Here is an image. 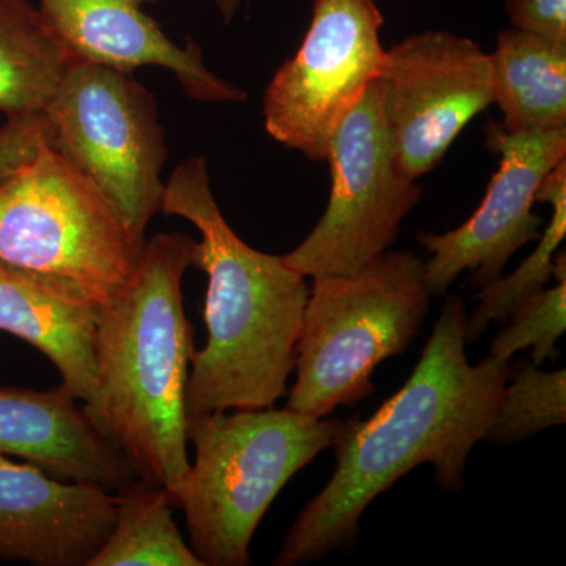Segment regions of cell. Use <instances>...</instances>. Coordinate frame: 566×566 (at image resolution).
Masks as SVG:
<instances>
[{
    "label": "cell",
    "instance_id": "cell-1",
    "mask_svg": "<svg viewBox=\"0 0 566 566\" xmlns=\"http://www.w3.org/2000/svg\"><path fill=\"white\" fill-rule=\"evenodd\" d=\"M464 301L447 294L419 364L370 419L344 420L333 449L337 468L283 538L274 566L322 560L352 549L367 506L420 464L446 493H460L472 449L485 441L512 360L465 356Z\"/></svg>",
    "mask_w": 566,
    "mask_h": 566
},
{
    "label": "cell",
    "instance_id": "cell-2",
    "mask_svg": "<svg viewBox=\"0 0 566 566\" xmlns=\"http://www.w3.org/2000/svg\"><path fill=\"white\" fill-rule=\"evenodd\" d=\"M163 212L196 226L197 264L208 277L207 344L193 352L186 387L188 417L273 408L286 395L311 286L282 256L245 244L211 191L203 156L178 166Z\"/></svg>",
    "mask_w": 566,
    "mask_h": 566
},
{
    "label": "cell",
    "instance_id": "cell-3",
    "mask_svg": "<svg viewBox=\"0 0 566 566\" xmlns=\"http://www.w3.org/2000/svg\"><path fill=\"white\" fill-rule=\"evenodd\" d=\"M197 244L181 233L144 244L132 277L99 311L98 382L84 406L140 479L166 488L177 509L191 465L186 387L196 352L181 285L196 268Z\"/></svg>",
    "mask_w": 566,
    "mask_h": 566
},
{
    "label": "cell",
    "instance_id": "cell-4",
    "mask_svg": "<svg viewBox=\"0 0 566 566\" xmlns=\"http://www.w3.org/2000/svg\"><path fill=\"white\" fill-rule=\"evenodd\" d=\"M344 420L294 409H232L188 417L189 465L178 509L203 566H248L264 513L286 483L331 449Z\"/></svg>",
    "mask_w": 566,
    "mask_h": 566
},
{
    "label": "cell",
    "instance_id": "cell-5",
    "mask_svg": "<svg viewBox=\"0 0 566 566\" xmlns=\"http://www.w3.org/2000/svg\"><path fill=\"white\" fill-rule=\"evenodd\" d=\"M312 282L286 408L322 419L375 392L376 367L415 342L431 296L424 262L411 251H387L359 273Z\"/></svg>",
    "mask_w": 566,
    "mask_h": 566
},
{
    "label": "cell",
    "instance_id": "cell-6",
    "mask_svg": "<svg viewBox=\"0 0 566 566\" xmlns=\"http://www.w3.org/2000/svg\"><path fill=\"white\" fill-rule=\"evenodd\" d=\"M140 252L111 200L50 142L0 181V262L103 305L129 281Z\"/></svg>",
    "mask_w": 566,
    "mask_h": 566
},
{
    "label": "cell",
    "instance_id": "cell-7",
    "mask_svg": "<svg viewBox=\"0 0 566 566\" xmlns=\"http://www.w3.org/2000/svg\"><path fill=\"white\" fill-rule=\"evenodd\" d=\"M44 115L52 147L95 182L144 249L166 191V137L155 96L133 73L73 62Z\"/></svg>",
    "mask_w": 566,
    "mask_h": 566
},
{
    "label": "cell",
    "instance_id": "cell-8",
    "mask_svg": "<svg viewBox=\"0 0 566 566\" xmlns=\"http://www.w3.org/2000/svg\"><path fill=\"white\" fill-rule=\"evenodd\" d=\"M326 161L329 202L307 238L282 255L294 271L312 279L344 277L365 270L390 251L401 223L422 188L395 163L392 140L376 84L338 126Z\"/></svg>",
    "mask_w": 566,
    "mask_h": 566
},
{
    "label": "cell",
    "instance_id": "cell-9",
    "mask_svg": "<svg viewBox=\"0 0 566 566\" xmlns=\"http://www.w3.org/2000/svg\"><path fill=\"white\" fill-rule=\"evenodd\" d=\"M385 17L375 0H314L300 50L275 71L264 92L266 133L314 161L359 104L385 61Z\"/></svg>",
    "mask_w": 566,
    "mask_h": 566
},
{
    "label": "cell",
    "instance_id": "cell-10",
    "mask_svg": "<svg viewBox=\"0 0 566 566\" xmlns=\"http://www.w3.org/2000/svg\"><path fill=\"white\" fill-rule=\"evenodd\" d=\"M375 84L395 163L415 181L434 170L465 126L494 104L490 54L444 31L416 33L386 50Z\"/></svg>",
    "mask_w": 566,
    "mask_h": 566
},
{
    "label": "cell",
    "instance_id": "cell-11",
    "mask_svg": "<svg viewBox=\"0 0 566 566\" xmlns=\"http://www.w3.org/2000/svg\"><path fill=\"white\" fill-rule=\"evenodd\" d=\"M486 144L499 156V167L474 214L449 232L417 234L430 253L424 283L431 297L446 296L464 271L471 273L472 286L483 289L501 277L523 245L542 234L543 219L534 211L536 193L566 159V128L510 133L501 123H490Z\"/></svg>",
    "mask_w": 566,
    "mask_h": 566
},
{
    "label": "cell",
    "instance_id": "cell-12",
    "mask_svg": "<svg viewBox=\"0 0 566 566\" xmlns=\"http://www.w3.org/2000/svg\"><path fill=\"white\" fill-rule=\"evenodd\" d=\"M114 521L111 491L0 457V562L88 566Z\"/></svg>",
    "mask_w": 566,
    "mask_h": 566
},
{
    "label": "cell",
    "instance_id": "cell-13",
    "mask_svg": "<svg viewBox=\"0 0 566 566\" xmlns=\"http://www.w3.org/2000/svg\"><path fill=\"white\" fill-rule=\"evenodd\" d=\"M44 20L74 62L95 63L133 73L140 66L172 71L189 98L202 103H240L248 93L205 65L199 44L170 40L144 11L161 0H40Z\"/></svg>",
    "mask_w": 566,
    "mask_h": 566
},
{
    "label": "cell",
    "instance_id": "cell-14",
    "mask_svg": "<svg viewBox=\"0 0 566 566\" xmlns=\"http://www.w3.org/2000/svg\"><path fill=\"white\" fill-rule=\"evenodd\" d=\"M62 387H0V457H13L66 482L115 491L139 479L128 457Z\"/></svg>",
    "mask_w": 566,
    "mask_h": 566
},
{
    "label": "cell",
    "instance_id": "cell-15",
    "mask_svg": "<svg viewBox=\"0 0 566 566\" xmlns=\"http://www.w3.org/2000/svg\"><path fill=\"white\" fill-rule=\"evenodd\" d=\"M102 304L55 279L0 262V331L55 365L62 389L82 405L96 395V327Z\"/></svg>",
    "mask_w": 566,
    "mask_h": 566
},
{
    "label": "cell",
    "instance_id": "cell-16",
    "mask_svg": "<svg viewBox=\"0 0 566 566\" xmlns=\"http://www.w3.org/2000/svg\"><path fill=\"white\" fill-rule=\"evenodd\" d=\"M494 104L510 133L566 128V41L510 28L491 52Z\"/></svg>",
    "mask_w": 566,
    "mask_h": 566
},
{
    "label": "cell",
    "instance_id": "cell-17",
    "mask_svg": "<svg viewBox=\"0 0 566 566\" xmlns=\"http://www.w3.org/2000/svg\"><path fill=\"white\" fill-rule=\"evenodd\" d=\"M73 62L40 9L0 0V112L7 118L44 114Z\"/></svg>",
    "mask_w": 566,
    "mask_h": 566
},
{
    "label": "cell",
    "instance_id": "cell-18",
    "mask_svg": "<svg viewBox=\"0 0 566 566\" xmlns=\"http://www.w3.org/2000/svg\"><path fill=\"white\" fill-rule=\"evenodd\" d=\"M114 494V527L88 566H203L175 523L166 488L139 476Z\"/></svg>",
    "mask_w": 566,
    "mask_h": 566
},
{
    "label": "cell",
    "instance_id": "cell-19",
    "mask_svg": "<svg viewBox=\"0 0 566 566\" xmlns=\"http://www.w3.org/2000/svg\"><path fill=\"white\" fill-rule=\"evenodd\" d=\"M536 202L549 205V222L536 240L534 252L512 274L501 275L480 289L476 294L479 307L465 322L468 344L479 340L491 323L505 324L524 301L545 290L553 281L557 252L566 237V159L542 182Z\"/></svg>",
    "mask_w": 566,
    "mask_h": 566
},
{
    "label": "cell",
    "instance_id": "cell-20",
    "mask_svg": "<svg viewBox=\"0 0 566 566\" xmlns=\"http://www.w3.org/2000/svg\"><path fill=\"white\" fill-rule=\"evenodd\" d=\"M566 422V371H545L532 360L510 368L485 441L515 444Z\"/></svg>",
    "mask_w": 566,
    "mask_h": 566
},
{
    "label": "cell",
    "instance_id": "cell-21",
    "mask_svg": "<svg viewBox=\"0 0 566 566\" xmlns=\"http://www.w3.org/2000/svg\"><path fill=\"white\" fill-rule=\"evenodd\" d=\"M506 322L491 344V357L512 360L516 353L528 348L536 365L557 357V342L566 327V279L528 297Z\"/></svg>",
    "mask_w": 566,
    "mask_h": 566
},
{
    "label": "cell",
    "instance_id": "cell-22",
    "mask_svg": "<svg viewBox=\"0 0 566 566\" xmlns=\"http://www.w3.org/2000/svg\"><path fill=\"white\" fill-rule=\"evenodd\" d=\"M46 142L51 144L46 115L7 118L0 128V181L31 163Z\"/></svg>",
    "mask_w": 566,
    "mask_h": 566
},
{
    "label": "cell",
    "instance_id": "cell-23",
    "mask_svg": "<svg viewBox=\"0 0 566 566\" xmlns=\"http://www.w3.org/2000/svg\"><path fill=\"white\" fill-rule=\"evenodd\" d=\"M512 28L566 41V0H505Z\"/></svg>",
    "mask_w": 566,
    "mask_h": 566
},
{
    "label": "cell",
    "instance_id": "cell-24",
    "mask_svg": "<svg viewBox=\"0 0 566 566\" xmlns=\"http://www.w3.org/2000/svg\"><path fill=\"white\" fill-rule=\"evenodd\" d=\"M243 0H216L219 13L223 18V21L230 22L233 20L234 14L240 10V6Z\"/></svg>",
    "mask_w": 566,
    "mask_h": 566
}]
</instances>
